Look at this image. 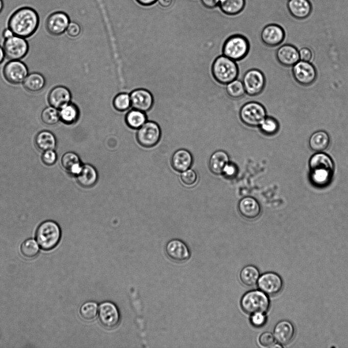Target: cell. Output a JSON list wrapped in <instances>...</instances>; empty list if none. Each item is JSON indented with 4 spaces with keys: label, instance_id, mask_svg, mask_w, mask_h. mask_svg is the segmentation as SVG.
Wrapping results in <instances>:
<instances>
[{
    "label": "cell",
    "instance_id": "cell-1",
    "mask_svg": "<svg viewBox=\"0 0 348 348\" xmlns=\"http://www.w3.org/2000/svg\"><path fill=\"white\" fill-rule=\"evenodd\" d=\"M40 21V16L36 10L24 6L11 13L8 19L7 25L14 35L27 38L36 32Z\"/></svg>",
    "mask_w": 348,
    "mask_h": 348
},
{
    "label": "cell",
    "instance_id": "cell-2",
    "mask_svg": "<svg viewBox=\"0 0 348 348\" xmlns=\"http://www.w3.org/2000/svg\"><path fill=\"white\" fill-rule=\"evenodd\" d=\"M310 177L312 182L317 186H324L330 181L334 169L332 159L326 153L318 152L309 159Z\"/></svg>",
    "mask_w": 348,
    "mask_h": 348
},
{
    "label": "cell",
    "instance_id": "cell-3",
    "mask_svg": "<svg viewBox=\"0 0 348 348\" xmlns=\"http://www.w3.org/2000/svg\"><path fill=\"white\" fill-rule=\"evenodd\" d=\"M211 72L217 83L227 85L237 78L239 68L236 61L222 55L213 62Z\"/></svg>",
    "mask_w": 348,
    "mask_h": 348
},
{
    "label": "cell",
    "instance_id": "cell-4",
    "mask_svg": "<svg viewBox=\"0 0 348 348\" xmlns=\"http://www.w3.org/2000/svg\"><path fill=\"white\" fill-rule=\"evenodd\" d=\"M61 231L59 225L54 221L42 222L36 232V239L40 248L44 250L54 249L60 242Z\"/></svg>",
    "mask_w": 348,
    "mask_h": 348
},
{
    "label": "cell",
    "instance_id": "cell-5",
    "mask_svg": "<svg viewBox=\"0 0 348 348\" xmlns=\"http://www.w3.org/2000/svg\"><path fill=\"white\" fill-rule=\"evenodd\" d=\"M268 295L261 290H252L245 293L240 300L242 310L249 314L257 312L266 313L269 309Z\"/></svg>",
    "mask_w": 348,
    "mask_h": 348
},
{
    "label": "cell",
    "instance_id": "cell-6",
    "mask_svg": "<svg viewBox=\"0 0 348 348\" xmlns=\"http://www.w3.org/2000/svg\"><path fill=\"white\" fill-rule=\"evenodd\" d=\"M249 51L248 40L240 34H235L228 37L222 48L223 55L236 62L244 59Z\"/></svg>",
    "mask_w": 348,
    "mask_h": 348
},
{
    "label": "cell",
    "instance_id": "cell-7",
    "mask_svg": "<svg viewBox=\"0 0 348 348\" xmlns=\"http://www.w3.org/2000/svg\"><path fill=\"white\" fill-rule=\"evenodd\" d=\"M239 117L245 125L252 127H259L267 116L264 106L256 101L248 102L244 104L239 111Z\"/></svg>",
    "mask_w": 348,
    "mask_h": 348
},
{
    "label": "cell",
    "instance_id": "cell-8",
    "mask_svg": "<svg viewBox=\"0 0 348 348\" xmlns=\"http://www.w3.org/2000/svg\"><path fill=\"white\" fill-rule=\"evenodd\" d=\"M97 315L101 325L108 329L115 328L120 321V313L118 307L110 301H104L100 304Z\"/></svg>",
    "mask_w": 348,
    "mask_h": 348
},
{
    "label": "cell",
    "instance_id": "cell-9",
    "mask_svg": "<svg viewBox=\"0 0 348 348\" xmlns=\"http://www.w3.org/2000/svg\"><path fill=\"white\" fill-rule=\"evenodd\" d=\"M161 136V130L159 125L155 122L149 121L138 129L136 138L140 145L149 148L158 143Z\"/></svg>",
    "mask_w": 348,
    "mask_h": 348
},
{
    "label": "cell",
    "instance_id": "cell-10",
    "mask_svg": "<svg viewBox=\"0 0 348 348\" xmlns=\"http://www.w3.org/2000/svg\"><path fill=\"white\" fill-rule=\"evenodd\" d=\"M242 83L245 93L251 96L259 95L265 86V77L262 71L258 69L247 70L243 75Z\"/></svg>",
    "mask_w": 348,
    "mask_h": 348
},
{
    "label": "cell",
    "instance_id": "cell-11",
    "mask_svg": "<svg viewBox=\"0 0 348 348\" xmlns=\"http://www.w3.org/2000/svg\"><path fill=\"white\" fill-rule=\"evenodd\" d=\"M3 48L7 58L11 60H20L27 55L29 46L25 38L14 35L5 40Z\"/></svg>",
    "mask_w": 348,
    "mask_h": 348
},
{
    "label": "cell",
    "instance_id": "cell-12",
    "mask_svg": "<svg viewBox=\"0 0 348 348\" xmlns=\"http://www.w3.org/2000/svg\"><path fill=\"white\" fill-rule=\"evenodd\" d=\"M70 22L69 16L66 12L57 11L51 13L47 17L45 28L50 35L58 36L66 32Z\"/></svg>",
    "mask_w": 348,
    "mask_h": 348
},
{
    "label": "cell",
    "instance_id": "cell-13",
    "mask_svg": "<svg viewBox=\"0 0 348 348\" xmlns=\"http://www.w3.org/2000/svg\"><path fill=\"white\" fill-rule=\"evenodd\" d=\"M292 72L295 81L303 86L310 85L317 77L316 68L310 62L299 61L292 66Z\"/></svg>",
    "mask_w": 348,
    "mask_h": 348
},
{
    "label": "cell",
    "instance_id": "cell-14",
    "mask_svg": "<svg viewBox=\"0 0 348 348\" xmlns=\"http://www.w3.org/2000/svg\"><path fill=\"white\" fill-rule=\"evenodd\" d=\"M28 75L27 65L20 60H11L3 68V75L9 83L17 85L23 83Z\"/></svg>",
    "mask_w": 348,
    "mask_h": 348
},
{
    "label": "cell",
    "instance_id": "cell-15",
    "mask_svg": "<svg viewBox=\"0 0 348 348\" xmlns=\"http://www.w3.org/2000/svg\"><path fill=\"white\" fill-rule=\"evenodd\" d=\"M257 285L259 289L267 295L275 296L282 290L283 281L278 274L271 272H266L260 276Z\"/></svg>",
    "mask_w": 348,
    "mask_h": 348
},
{
    "label": "cell",
    "instance_id": "cell-16",
    "mask_svg": "<svg viewBox=\"0 0 348 348\" xmlns=\"http://www.w3.org/2000/svg\"><path fill=\"white\" fill-rule=\"evenodd\" d=\"M165 252L169 259L178 263L186 261L191 256L187 245L183 241L176 238L172 239L166 243Z\"/></svg>",
    "mask_w": 348,
    "mask_h": 348
},
{
    "label": "cell",
    "instance_id": "cell-17",
    "mask_svg": "<svg viewBox=\"0 0 348 348\" xmlns=\"http://www.w3.org/2000/svg\"><path fill=\"white\" fill-rule=\"evenodd\" d=\"M285 37V32L284 29L275 23L266 25L262 29L260 34L262 43L269 47H275L281 44Z\"/></svg>",
    "mask_w": 348,
    "mask_h": 348
},
{
    "label": "cell",
    "instance_id": "cell-18",
    "mask_svg": "<svg viewBox=\"0 0 348 348\" xmlns=\"http://www.w3.org/2000/svg\"><path fill=\"white\" fill-rule=\"evenodd\" d=\"M131 106L134 109L144 112L149 111L153 106L154 98L147 90L140 88L133 90L130 94Z\"/></svg>",
    "mask_w": 348,
    "mask_h": 348
},
{
    "label": "cell",
    "instance_id": "cell-19",
    "mask_svg": "<svg viewBox=\"0 0 348 348\" xmlns=\"http://www.w3.org/2000/svg\"><path fill=\"white\" fill-rule=\"evenodd\" d=\"M238 209L240 215L248 220L257 219L261 213L259 202L255 198L250 196L243 197L239 201Z\"/></svg>",
    "mask_w": 348,
    "mask_h": 348
},
{
    "label": "cell",
    "instance_id": "cell-20",
    "mask_svg": "<svg viewBox=\"0 0 348 348\" xmlns=\"http://www.w3.org/2000/svg\"><path fill=\"white\" fill-rule=\"evenodd\" d=\"M71 94L70 90L63 86H57L49 91L47 100L49 105L57 109L70 102Z\"/></svg>",
    "mask_w": 348,
    "mask_h": 348
},
{
    "label": "cell",
    "instance_id": "cell-21",
    "mask_svg": "<svg viewBox=\"0 0 348 348\" xmlns=\"http://www.w3.org/2000/svg\"><path fill=\"white\" fill-rule=\"evenodd\" d=\"M294 334L295 329L292 324L289 321L283 320L276 325L273 335L277 342L282 345L290 343Z\"/></svg>",
    "mask_w": 348,
    "mask_h": 348
},
{
    "label": "cell",
    "instance_id": "cell-22",
    "mask_svg": "<svg viewBox=\"0 0 348 348\" xmlns=\"http://www.w3.org/2000/svg\"><path fill=\"white\" fill-rule=\"evenodd\" d=\"M276 58L284 66H293L300 60L299 50L292 45H283L277 50Z\"/></svg>",
    "mask_w": 348,
    "mask_h": 348
},
{
    "label": "cell",
    "instance_id": "cell-23",
    "mask_svg": "<svg viewBox=\"0 0 348 348\" xmlns=\"http://www.w3.org/2000/svg\"><path fill=\"white\" fill-rule=\"evenodd\" d=\"M287 7L290 14L300 20L307 18L312 11V6L309 0H288Z\"/></svg>",
    "mask_w": 348,
    "mask_h": 348
},
{
    "label": "cell",
    "instance_id": "cell-24",
    "mask_svg": "<svg viewBox=\"0 0 348 348\" xmlns=\"http://www.w3.org/2000/svg\"><path fill=\"white\" fill-rule=\"evenodd\" d=\"M193 162V157L190 152L184 149L175 151L171 159L172 168L179 172H182L189 169Z\"/></svg>",
    "mask_w": 348,
    "mask_h": 348
},
{
    "label": "cell",
    "instance_id": "cell-25",
    "mask_svg": "<svg viewBox=\"0 0 348 348\" xmlns=\"http://www.w3.org/2000/svg\"><path fill=\"white\" fill-rule=\"evenodd\" d=\"M76 177L79 184L84 188L93 186L98 177L96 169L89 164H83L80 171Z\"/></svg>",
    "mask_w": 348,
    "mask_h": 348
},
{
    "label": "cell",
    "instance_id": "cell-26",
    "mask_svg": "<svg viewBox=\"0 0 348 348\" xmlns=\"http://www.w3.org/2000/svg\"><path fill=\"white\" fill-rule=\"evenodd\" d=\"M229 162V157L227 152L223 150L216 151L210 157L209 161V169L214 174H222Z\"/></svg>",
    "mask_w": 348,
    "mask_h": 348
},
{
    "label": "cell",
    "instance_id": "cell-27",
    "mask_svg": "<svg viewBox=\"0 0 348 348\" xmlns=\"http://www.w3.org/2000/svg\"><path fill=\"white\" fill-rule=\"evenodd\" d=\"M62 167L69 174L77 176L80 171L82 165L79 155L73 152H67L62 156Z\"/></svg>",
    "mask_w": 348,
    "mask_h": 348
},
{
    "label": "cell",
    "instance_id": "cell-28",
    "mask_svg": "<svg viewBox=\"0 0 348 348\" xmlns=\"http://www.w3.org/2000/svg\"><path fill=\"white\" fill-rule=\"evenodd\" d=\"M330 139L328 133L324 130H318L313 133L309 140L312 150L317 152H322L329 146Z\"/></svg>",
    "mask_w": 348,
    "mask_h": 348
},
{
    "label": "cell",
    "instance_id": "cell-29",
    "mask_svg": "<svg viewBox=\"0 0 348 348\" xmlns=\"http://www.w3.org/2000/svg\"><path fill=\"white\" fill-rule=\"evenodd\" d=\"M35 143L36 147L42 151L52 150L56 146V139L50 131L42 130L36 136Z\"/></svg>",
    "mask_w": 348,
    "mask_h": 348
},
{
    "label": "cell",
    "instance_id": "cell-30",
    "mask_svg": "<svg viewBox=\"0 0 348 348\" xmlns=\"http://www.w3.org/2000/svg\"><path fill=\"white\" fill-rule=\"evenodd\" d=\"M45 83V79L42 74L33 72L28 74L23 82V86L29 92H38L43 89Z\"/></svg>",
    "mask_w": 348,
    "mask_h": 348
},
{
    "label": "cell",
    "instance_id": "cell-31",
    "mask_svg": "<svg viewBox=\"0 0 348 348\" xmlns=\"http://www.w3.org/2000/svg\"><path fill=\"white\" fill-rule=\"evenodd\" d=\"M60 120L66 124L76 123L80 116L78 107L71 102L59 109Z\"/></svg>",
    "mask_w": 348,
    "mask_h": 348
},
{
    "label": "cell",
    "instance_id": "cell-32",
    "mask_svg": "<svg viewBox=\"0 0 348 348\" xmlns=\"http://www.w3.org/2000/svg\"><path fill=\"white\" fill-rule=\"evenodd\" d=\"M260 274L258 269L253 265L244 266L240 272L239 278L242 284L246 286L255 285Z\"/></svg>",
    "mask_w": 348,
    "mask_h": 348
},
{
    "label": "cell",
    "instance_id": "cell-33",
    "mask_svg": "<svg viewBox=\"0 0 348 348\" xmlns=\"http://www.w3.org/2000/svg\"><path fill=\"white\" fill-rule=\"evenodd\" d=\"M125 120L129 127L138 129L146 122L147 117L145 112L133 109L127 113Z\"/></svg>",
    "mask_w": 348,
    "mask_h": 348
},
{
    "label": "cell",
    "instance_id": "cell-34",
    "mask_svg": "<svg viewBox=\"0 0 348 348\" xmlns=\"http://www.w3.org/2000/svg\"><path fill=\"white\" fill-rule=\"evenodd\" d=\"M244 5L245 0H221L218 6L225 14L235 15L242 10Z\"/></svg>",
    "mask_w": 348,
    "mask_h": 348
},
{
    "label": "cell",
    "instance_id": "cell-35",
    "mask_svg": "<svg viewBox=\"0 0 348 348\" xmlns=\"http://www.w3.org/2000/svg\"><path fill=\"white\" fill-rule=\"evenodd\" d=\"M98 305L94 301H87L80 307L79 312L81 317L86 321L93 320L97 315Z\"/></svg>",
    "mask_w": 348,
    "mask_h": 348
},
{
    "label": "cell",
    "instance_id": "cell-36",
    "mask_svg": "<svg viewBox=\"0 0 348 348\" xmlns=\"http://www.w3.org/2000/svg\"><path fill=\"white\" fill-rule=\"evenodd\" d=\"M226 91L228 96L233 99L240 98L245 93L242 82L237 78L227 84Z\"/></svg>",
    "mask_w": 348,
    "mask_h": 348
},
{
    "label": "cell",
    "instance_id": "cell-37",
    "mask_svg": "<svg viewBox=\"0 0 348 348\" xmlns=\"http://www.w3.org/2000/svg\"><path fill=\"white\" fill-rule=\"evenodd\" d=\"M279 126V123L276 118L267 116L259 125V127L263 134L271 136L278 131Z\"/></svg>",
    "mask_w": 348,
    "mask_h": 348
},
{
    "label": "cell",
    "instance_id": "cell-38",
    "mask_svg": "<svg viewBox=\"0 0 348 348\" xmlns=\"http://www.w3.org/2000/svg\"><path fill=\"white\" fill-rule=\"evenodd\" d=\"M39 248L37 241L33 238L25 240L21 245L20 252L27 258H33L39 253Z\"/></svg>",
    "mask_w": 348,
    "mask_h": 348
},
{
    "label": "cell",
    "instance_id": "cell-39",
    "mask_svg": "<svg viewBox=\"0 0 348 348\" xmlns=\"http://www.w3.org/2000/svg\"><path fill=\"white\" fill-rule=\"evenodd\" d=\"M41 119L47 125L57 124L60 120L58 109L51 105L45 108L41 113Z\"/></svg>",
    "mask_w": 348,
    "mask_h": 348
},
{
    "label": "cell",
    "instance_id": "cell-40",
    "mask_svg": "<svg viewBox=\"0 0 348 348\" xmlns=\"http://www.w3.org/2000/svg\"><path fill=\"white\" fill-rule=\"evenodd\" d=\"M114 108L120 112L128 110L131 106L130 96L127 93L117 94L113 99Z\"/></svg>",
    "mask_w": 348,
    "mask_h": 348
},
{
    "label": "cell",
    "instance_id": "cell-41",
    "mask_svg": "<svg viewBox=\"0 0 348 348\" xmlns=\"http://www.w3.org/2000/svg\"><path fill=\"white\" fill-rule=\"evenodd\" d=\"M180 178L184 185L187 187H192L196 184L198 176L194 170L188 169L181 172Z\"/></svg>",
    "mask_w": 348,
    "mask_h": 348
},
{
    "label": "cell",
    "instance_id": "cell-42",
    "mask_svg": "<svg viewBox=\"0 0 348 348\" xmlns=\"http://www.w3.org/2000/svg\"><path fill=\"white\" fill-rule=\"evenodd\" d=\"M267 322V316L265 313L257 312L251 314L250 322L256 328L264 326Z\"/></svg>",
    "mask_w": 348,
    "mask_h": 348
},
{
    "label": "cell",
    "instance_id": "cell-43",
    "mask_svg": "<svg viewBox=\"0 0 348 348\" xmlns=\"http://www.w3.org/2000/svg\"><path fill=\"white\" fill-rule=\"evenodd\" d=\"M275 338L269 332L262 333L259 337V343L264 347H272L275 344Z\"/></svg>",
    "mask_w": 348,
    "mask_h": 348
},
{
    "label": "cell",
    "instance_id": "cell-44",
    "mask_svg": "<svg viewBox=\"0 0 348 348\" xmlns=\"http://www.w3.org/2000/svg\"><path fill=\"white\" fill-rule=\"evenodd\" d=\"M57 158L56 153L53 149L44 151L41 156L42 162L47 166L53 165L56 162Z\"/></svg>",
    "mask_w": 348,
    "mask_h": 348
},
{
    "label": "cell",
    "instance_id": "cell-45",
    "mask_svg": "<svg viewBox=\"0 0 348 348\" xmlns=\"http://www.w3.org/2000/svg\"><path fill=\"white\" fill-rule=\"evenodd\" d=\"M81 29L79 23L70 21L66 30L67 34L70 37H77L81 33Z\"/></svg>",
    "mask_w": 348,
    "mask_h": 348
},
{
    "label": "cell",
    "instance_id": "cell-46",
    "mask_svg": "<svg viewBox=\"0 0 348 348\" xmlns=\"http://www.w3.org/2000/svg\"><path fill=\"white\" fill-rule=\"evenodd\" d=\"M300 60L310 62L313 57L312 50L308 47H303L299 50Z\"/></svg>",
    "mask_w": 348,
    "mask_h": 348
},
{
    "label": "cell",
    "instance_id": "cell-47",
    "mask_svg": "<svg viewBox=\"0 0 348 348\" xmlns=\"http://www.w3.org/2000/svg\"><path fill=\"white\" fill-rule=\"evenodd\" d=\"M237 171L236 166L233 164L229 163L225 168L222 174L227 177L232 178L236 175Z\"/></svg>",
    "mask_w": 348,
    "mask_h": 348
},
{
    "label": "cell",
    "instance_id": "cell-48",
    "mask_svg": "<svg viewBox=\"0 0 348 348\" xmlns=\"http://www.w3.org/2000/svg\"><path fill=\"white\" fill-rule=\"evenodd\" d=\"M203 5L208 8H213L219 5L221 0H201Z\"/></svg>",
    "mask_w": 348,
    "mask_h": 348
},
{
    "label": "cell",
    "instance_id": "cell-49",
    "mask_svg": "<svg viewBox=\"0 0 348 348\" xmlns=\"http://www.w3.org/2000/svg\"><path fill=\"white\" fill-rule=\"evenodd\" d=\"M14 35L13 32L8 27L5 28L3 31L2 36L5 40L10 38Z\"/></svg>",
    "mask_w": 348,
    "mask_h": 348
},
{
    "label": "cell",
    "instance_id": "cell-50",
    "mask_svg": "<svg viewBox=\"0 0 348 348\" xmlns=\"http://www.w3.org/2000/svg\"><path fill=\"white\" fill-rule=\"evenodd\" d=\"M173 0H157L159 4L163 8H168L171 6Z\"/></svg>",
    "mask_w": 348,
    "mask_h": 348
},
{
    "label": "cell",
    "instance_id": "cell-51",
    "mask_svg": "<svg viewBox=\"0 0 348 348\" xmlns=\"http://www.w3.org/2000/svg\"><path fill=\"white\" fill-rule=\"evenodd\" d=\"M140 5L143 6H150L154 4L157 0H136Z\"/></svg>",
    "mask_w": 348,
    "mask_h": 348
},
{
    "label": "cell",
    "instance_id": "cell-52",
    "mask_svg": "<svg viewBox=\"0 0 348 348\" xmlns=\"http://www.w3.org/2000/svg\"><path fill=\"white\" fill-rule=\"evenodd\" d=\"M4 48L0 45V64L3 62L5 57Z\"/></svg>",
    "mask_w": 348,
    "mask_h": 348
},
{
    "label": "cell",
    "instance_id": "cell-53",
    "mask_svg": "<svg viewBox=\"0 0 348 348\" xmlns=\"http://www.w3.org/2000/svg\"><path fill=\"white\" fill-rule=\"evenodd\" d=\"M4 8V2L3 0H0V14L3 10Z\"/></svg>",
    "mask_w": 348,
    "mask_h": 348
}]
</instances>
